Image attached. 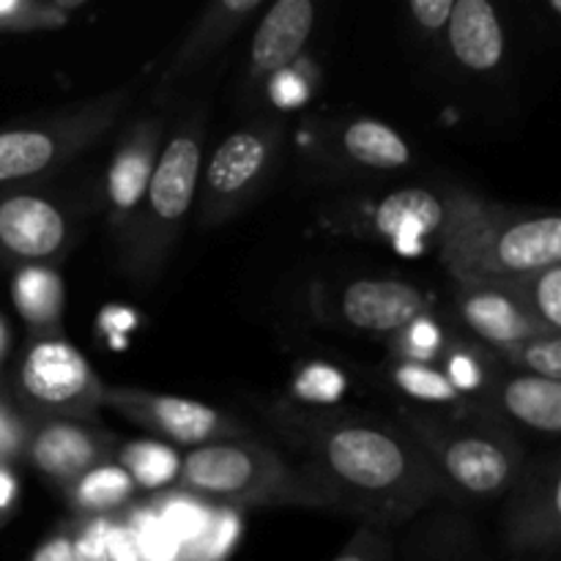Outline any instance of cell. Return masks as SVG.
Here are the masks:
<instances>
[{"mask_svg": "<svg viewBox=\"0 0 561 561\" xmlns=\"http://www.w3.org/2000/svg\"><path fill=\"white\" fill-rule=\"evenodd\" d=\"M405 427L442 477L444 488L471 502L507 496L526 463L524 444L496 414L477 411L460 420L411 414Z\"/></svg>", "mask_w": 561, "mask_h": 561, "instance_id": "obj_5", "label": "cell"}, {"mask_svg": "<svg viewBox=\"0 0 561 561\" xmlns=\"http://www.w3.org/2000/svg\"><path fill=\"white\" fill-rule=\"evenodd\" d=\"M458 285H496L561 263L557 211H518L463 190L447 192V225L436 244Z\"/></svg>", "mask_w": 561, "mask_h": 561, "instance_id": "obj_2", "label": "cell"}, {"mask_svg": "<svg viewBox=\"0 0 561 561\" xmlns=\"http://www.w3.org/2000/svg\"><path fill=\"white\" fill-rule=\"evenodd\" d=\"M102 387L85 356L53 334L31 343L16 370V398L36 420H93Z\"/></svg>", "mask_w": 561, "mask_h": 561, "instance_id": "obj_8", "label": "cell"}, {"mask_svg": "<svg viewBox=\"0 0 561 561\" xmlns=\"http://www.w3.org/2000/svg\"><path fill=\"white\" fill-rule=\"evenodd\" d=\"M75 244L69 211L33 190H0V263L44 266Z\"/></svg>", "mask_w": 561, "mask_h": 561, "instance_id": "obj_10", "label": "cell"}, {"mask_svg": "<svg viewBox=\"0 0 561 561\" xmlns=\"http://www.w3.org/2000/svg\"><path fill=\"white\" fill-rule=\"evenodd\" d=\"M458 312L466 329L496 348V354L540 334H551L499 285H460Z\"/></svg>", "mask_w": 561, "mask_h": 561, "instance_id": "obj_17", "label": "cell"}, {"mask_svg": "<svg viewBox=\"0 0 561 561\" xmlns=\"http://www.w3.org/2000/svg\"><path fill=\"white\" fill-rule=\"evenodd\" d=\"M22 444H25V431L0 409V466H3Z\"/></svg>", "mask_w": 561, "mask_h": 561, "instance_id": "obj_36", "label": "cell"}, {"mask_svg": "<svg viewBox=\"0 0 561 561\" xmlns=\"http://www.w3.org/2000/svg\"><path fill=\"white\" fill-rule=\"evenodd\" d=\"M66 504L75 515H115L135 496V482L121 466L102 463L64 488Z\"/></svg>", "mask_w": 561, "mask_h": 561, "instance_id": "obj_22", "label": "cell"}, {"mask_svg": "<svg viewBox=\"0 0 561 561\" xmlns=\"http://www.w3.org/2000/svg\"><path fill=\"white\" fill-rule=\"evenodd\" d=\"M499 356L518 367V373L561 383V334H540L507 351H499Z\"/></svg>", "mask_w": 561, "mask_h": 561, "instance_id": "obj_28", "label": "cell"}, {"mask_svg": "<svg viewBox=\"0 0 561 561\" xmlns=\"http://www.w3.org/2000/svg\"><path fill=\"white\" fill-rule=\"evenodd\" d=\"M164 142V124L159 115H140L121 135L104 179V208L115 244H124L131 222L140 211L148 179Z\"/></svg>", "mask_w": 561, "mask_h": 561, "instance_id": "obj_12", "label": "cell"}, {"mask_svg": "<svg viewBox=\"0 0 561 561\" xmlns=\"http://www.w3.org/2000/svg\"><path fill=\"white\" fill-rule=\"evenodd\" d=\"M203 137L206 115L195 110L181 118L173 135L159 148L140 211L121 244V266L137 285L157 283L181 225L195 206L203 170Z\"/></svg>", "mask_w": 561, "mask_h": 561, "instance_id": "obj_4", "label": "cell"}, {"mask_svg": "<svg viewBox=\"0 0 561 561\" xmlns=\"http://www.w3.org/2000/svg\"><path fill=\"white\" fill-rule=\"evenodd\" d=\"M398 334V348H403L400 351V359L427 362V365H431V356H436L442 351L444 343L442 329H438V323L431 316H420Z\"/></svg>", "mask_w": 561, "mask_h": 561, "instance_id": "obj_30", "label": "cell"}, {"mask_svg": "<svg viewBox=\"0 0 561 561\" xmlns=\"http://www.w3.org/2000/svg\"><path fill=\"white\" fill-rule=\"evenodd\" d=\"M99 403L129 425H137L151 436L190 449L222 442V438L244 436V427L233 416L222 414L219 409L201 403V400L104 383Z\"/></svg>", "mask_w": 561, "mask_h": 561, "instance_id": "obj_9", "label": "cell"}, {"mask_svg": "<svg viewBox=\"0 0 561 561\" xmlns=\"http://www.w3.org/2000/svg\"><path fill=\"white\" fill-rule=\"evenodd\" d=\"M327 151L359 173H398L411 164V146L394 126L376 118H354L329 131Z\"/></svg>", "mask_w": 561, "mask_h": 561, "instance_id": "obj_18", "label": "cell"}, {"mask_svg": "<svg viewBox=\"0 0 561 561\" xmlns=\"http://www.w3.org/2000/svg\"><path fill=\"white\" fill-rule=\"evenodd\" d=\"M337 312L356 332L398 334L427 316V296L403 279H356L340 294Z\"/></svg>", "mask_w": 561, "mask_h": 561, "instance_id": "obj_15", "label": "cell"}, {"mask_svg": "<svg viewBox=\"0 0 561 561\" xmlns=\"http://www.w3.org/2000/svg\"><path fill=\"white\" fill-rule=\"evenodd\" d=\"M496 400V416L504 414L515 425L542 436L561 433V383L529 373H513L491 389Z\"/></svg>", "mask_w": 561, "mask_h": 561, "instance_id": "obj_21", "label": "cell"}, {"mask_svg": "<svg viewBox=\"0 0 561 561\" xmlns=\"http://www.w3.org/2000/svg\"><path fill=\"white\" fill-rule=\"evenodd\" d=\"M175 485L217 507L329 510L316 482L285 455L255 438H222L181 458Z\"/></svg>", "mask_w": 561, "mask_h": 561, "instance_id": "obj_3", "label": "cell"}, {"mask_svg": "<svg viewBox=\"0 0 561 561\" xmlns=\"http://www.w3.org/2000/svg\"><path fill=\"white\" fill-rule=\"evenodd\" d=\"M283 126L252 124L236 129L203 162L197 184V222L217 228L250 206L277 164Z\"/></svg>", "mask_w": 561, "mask_h": 561, "instance_id": "obj_7", "label": "cell"}, {"mask_svg": "<svg viewBox=\"0 0 561 561\" xmlns=\"http://www.w3.org/2000/svg\"><path fill=\"white\" fill-rule=\"evenodd\" d=\"M33 471L66 488L96 466L113 460L115 442L80 420H36L22 444Z\"/></svg>", "mask_w": 561, "mask_h": 561, "instance_id": "obj_13", "label": "cell"}, {"mask_svg": "<svg viewBox=\"0 0 561 561\" xmlns=\"http://www.w3.org/2000/svg\"><path fill=\"white\" fill-rule=\"evenodd\" d=\"M504 537L515 553L553 557L561 542V463L557 455L526 460L507 493Z\"/></svg>", "mask_w": 561, "mask_h": 561, "instance_id": "obj_11", "label": "cell"}, {"mask_svg": "<svg viewBox=\"0 0 561 561\" xmlns=\"http://www.w3.org/2000/svg\"><path fill=\"white\" fill-rule=\"evenodd\" d=\"M444 376H447L449 383L458 389L460 398H463V394L482 392V389H485V383L491 381V373L485 370V365H482L480 356H477L471 348H463V345H460V348H455L453 354L447 356Z\"/></svg>", "mask_w": 561, "mask_h": 561, "instance_id": "obj_31", "label": "cell"}, {"mask_svg": "<svg viewBox=\"0 0 561 561\" xmlns=\"http://www.w3.org/2000/svg\"><path fill=\"white\" fill-rule=\"evenodd\" d=\"M316 16L312 0H277L268 5L252 36L250 75L255 80H272L290 69L310 42Z\"/></svg>", "mask_w": 561, "mask_h": 561, "instance_id": "obj_16", "label": "cell"}, {"mask_svg": "<svg viewBox=\"0 0 561 561\" xmlns=\"http://www.w3.org/2000/svg\"><path fill=\"white\" fill-rule=\"evenodd\" d=\"M268 420L299 455L296 466L316 482L329 510L365 526L405 524L449 496L420 444L381 416L277 405Z\"/></svg>", "mask_w": 561, "mask_h": 561, "instance_id": "obj_1", "label": "cell"}, {"mask_svg": "<svg viewBox=\"0 0 561 561\" xmlns=\"http://www.w3.org/2000/svg\"><path fill=\"white\" fill-rule=\"evenodd\" d=\"M294 389L299 392L296 398L334 400V398H340V392L345 389V381L337 370H332V367L316 365V367H305V370L299 373Z\"/></svg>", "mask_w": 561, "mask_h": 561, "instance_id": "obj_33", "label": "cell"}, {"mask_svg": "<svg viewBox=\"0 0 561 561\" xmlns=\"http://www.w3.org/2000/svg\"><path fill=\"white\" fill-rule=\"evenodd\" d=\"M11 299L31 327L49 329L64 310V285L49 268L25 266L16 272Z\"/></svg>", "mask_w": 561, "mask_h": 561, "instance_id": "obj_23", "label": "cell"}, {"mask_svg": "<svg viewBox=\"0 0 561 561\" xmlns=\"http://www.w3.org/2000/svg\"><path fill=\"white\" fill-rule=\"evenodd\" d=\"M392 381L405 398L427 405H455L460 400V392L449 383L444 370L427 362L398 359L392 367Z\"/></svg>", "mask_w": 561, "mask_h": 561, "instance_id": "obj_26", "label": "cell"}, {"mask_svg": "<svg viewBox=\"0 0 561 561\" xmlns=\"http://www.w3.org/2000/svg\"><path fill=\"white\" fill-rule=\"evenodd\" d=\"M80 3L66 0H5L0 3V33H27V31H55L69 25V14Z\"/></svg>", "mask_w": 561, "mask_h": 561, "instance_id": "obj_27", "label": "cell"}, {"mask_svg": "<svg viewBox=\"0 0 561 561\" xmlns=\"http://www.w3.org/2000/svg\"><path fill=\"white\" fill-rule=\"evenodd\" d=\"M394 546L392 537L387 535V529H376V526H365L354 531L348 542L343 546V551L337 553L332 561H392Z\"/></svg>", "mask_w": 561, "mask_h": 561, "instance_id": "obj_32", "label": "cell"}, {"mask_svg": "<svg viewBox=\"0 0 561 561\" xmlns=\"http://www.w3.org/2000/svg\"><path fill=\"white\" fill-rule=\"evenodd\" d=\"M5 345H9V329H5L3 318H0V359H3L5 354Z\"/></svg>", "mask_w": 561, "mask_h": 561, "instance_id": "obj_38", "label": "cell"}, {"mask_svg": "<svg viewBox=\"0 0 561 561\" xmlns=\"http://www.w3.org/2000/svg\"><path fill=\"white\" fill-rule=\"evenodd\" d=\"M115 466L129 474L135 488H164L173 485L179 477L181 458L168 447V444L157 442H126L115 447L113 453Z\"/></svg>", "mask_w": 561, "mask_h": 561, "instance_id": "obj_25", "label": "cell"}, {"mask_svg": "<svg viewBox=\"0 0 561 561\" xmlns=\"http://www.w3.org/2000/svg\"><path fill=\"white\" fill-rule=\"evenodd\" d=\"M257 9H261V0H219V3L206 5L195 25H192L190 36L184 38V44L164 64L162 75L157 80V96L168 93L190 71L201 69L244 25L247 16L255 14Z\"/></svg>", "mask_w": 561, "mask_h": 561, "instance_id": "obj_19", "label": "cell"}, {"mask_svg": "<svg viewBox=\"0 0 561 561\" xmlns=\"http://www.w3.org/2000/svg\"><path fill=\"white\" fill-rule=\"evenodd\" d=\"M16 504V480L5 466H0V526L11 518V510Z\"/></svg>", "mask_w": 561, "mask_h": 561, "instance_id": "obj_37", "label": "cell"}, {"mask_svg": "<svg viewBox=\"0 0 561 561\" xmlns=\"http://www.w3.org/2000/svg\"><path fill=\"white\" fill-rule=\"evenodd\" d=\"M447 36L449 49L463 69L491 71L502 64L507 38L499 11L488 0H455Z\"/></svg>", "mask_w": 561, "mask_h": 561, "instance_id": "obj_20", "label": "cell"}, {"mask_svg": "<svg viewBox=\"0 0 561 561\" xmlns=\"http://www.w3.org/2000/svg\"><path fill=\"white\" fill-rule=\"evenodd\" d=\"M129 99L131 85H124L33 124L0 129V190H20L64 170L118 124Z\"/></svg>", "mask_w": 561, "mask_h": 561, "instance_id": "obj_6", "label": "cell"}, {"mask_svg": "<svg viewBox=\"0 0 561 561\" xmlns=\"http://www.w3.org/2000/svg\"><path fill=\"white\" fill-rule=\"evenodd\" d=\"M444 225H447V195H438L425 186H405L389 192L373 208L367 230L403 255H420L431 244H438Z\"/></svg>", "mask_w": 561, "mask_h": 561, "instance_id": "obj_14", "label": "cell"}, {"mask_svg": "<svg viewBox=\"0 0 561 561\" xmlns=\"http://www.w3.org/2000/svg\"><path fill=\"white\" fill-rule=\"evenodd\" d=\"M453 5L455 0H411L409 11L422 31H438V27H447Z\"/></svg>", "mask_w": 561, "mask_h": 561, "instance_id": "obj_35", "label": "cell"}, {"mask_svg": "<svg viewBox=\"0 0 561 561\" xmlns=\"http://www.w3.org/2000/svg\"><path fill=\"white\" fill-rule=\"evenodd\" d=\"M496 285L507 290L546 332H561V263Z\"/></svg>", "mask_w": 561, "mask_h": 561, "instance_id": "obj_24", "label": "cell"}, {"mask_svg": "<svg viewBox=\"0 0 561 561\" xmlns=\"http://www.w3.org/2000/svg\"><path fill=\"white\" fill-rule=\"evenodd\" d=\"M27 561H77L75 537H71V520L60 524L47 540L36 546V551L27 557Z\"/></svg>", "mask_w": 561, "mask_h": 561, "instance_id": "obj_34", "label": "cell"}, {"mask_svg": "<svg viewBox=\"0 0 561 561\" xmlns=\"http://www.w3.org/2000/svg\"><path fill=\"white\" fill-rule=\"evenodd\" d=\"M110 529L113 515H77L71 520L77 561H110Z\"/></svg>", "mask_w": 561, "mask_h": 561, "instance_id": "obj_29", "label": "cell"}]
</instances>
